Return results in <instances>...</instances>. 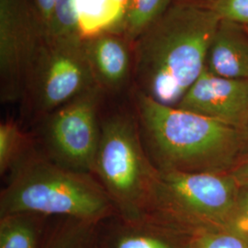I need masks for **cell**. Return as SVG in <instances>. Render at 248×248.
Listing matches in <instances>:
<instances>
[{
	"mask_svg": "<svg viewBox=\"0 0 248 248\" xmlns=\"http://www.w3.org/2000/svg\"><path fill=\"white\" fill-rule=\"evenodd\" d=\"M220 22L208 6L181 3L166 10L138 42L137 91L161 104L177 107L205 69Z\"/></svg>",
	"mask_w": 248,
	"mask_h": 248,
	"instance_id": "obj_1",
	"label": "cell"
},
{
	"mask_svg": "<svg viewBox=\"0 0 248 248\" xmlns=\"http://www.w3.org/2000/svg\"><path fill=\"white\" fill-rule=\"evenodd\" d=\"M135 116L145 151L159 171L227 172L246 148L241 130L161 104L139 91Z\"/></svg>",
	"mask_w": 248,
	"mask_h": 248,
	"instance_id": "obj_2",
	"label": "cell"
},
{
	"mask_svg": "<svg viewBox=\"0 0 248 248\" xmlns=\"http://www.w3.org/2000/svg\"><path fill=\"white\" fill-rule=\"evenodd\" d=\"M8 175L0 194V216L32 213L99 224L116 215L93 174L62 167L36 147Z\"/></svg>",
	"mask_w": 248,
	"mask_h": 248,
	"instance_id": "obj_3",
	"label": "cell"
},
{
	"mask_svg": "<svg viewBox=\"0 0 248 248\" xmlns=\"http://www.w3.org/2000/svg\"><path fill=\"white\" fill-rule=\"evenodd\" d=\"M159 174L145 151L136 116L119 112L101 120L93 175L116 216L127 221L146 218Z\"/></svg>",
	"mask_w": 248,
	"mask_h": 248,
	"instance_id": "obj_4",
	"label": "cell"
},
{
	"mask_svg": "<svg viewBox=\"0 0 248 248\" xmlns=\"http://www.w3.org/2000/svg\"><path fill=\"white\" fill-rule=\"evenodd\" d=\"M159 172L146 218L193 234L223 230L241 186L228 171Z\"/></svg>",
	"mask_w": 248,
	"mask_h": 248,
	"instance_id": "obj_5",
	"label": "cell"
},
{
	"mask_svg": "<svg viewBox=\"0 0 248 248\" xmlns=\"http://www.w3.org/2000/svg\"><path fill=\"white\" fill-rule=\"evenodd\" d=\"M101 91L93 87L45 116L41 150L49 158L67 169L93 174L100 138Z\"/></svg>",
	"mask_w": 248,
	"mask_h": 248,
	"instance_id": "obj_6",
	"label": "cell"
},
{
	"mask_svg": "<svg viewBox=\"0 0 248 248\" xmlns=\"http://www.w3.org/2000/svg\"><path fill=\"white\" fill-rule=\"evenodd\" d=\"M27 86L32 110L41 119L81 93L98 86L79 38L47 40Z\"/></svg>",
	"mask_w": 248,
	"mask_h": 248,
	"instance_id": "obj_7",
	"label": "cell"
},
{
	"mask_svg": "<svg viewBox=\"0 0 248 248\" xmlns=\"http://www.w3.org/2000/svg\"><path fill=\"white\" fill-rule=\"evenodd\" d=\"M41 21L25 0H0V96L3 102L25 97L44 49Z\"/></svg>",
	"mask_w": 248,
	"mask_h": 248,
	"instance_id": "obj_8",
	"label": "cell"
},
{
	"mask_svg": "<svg viewBox=\"0 0 248 248\" xmlns=\"http://www.w3.org/2000/svg\"><path fill=\"white\" fill-rule=\"evenodd\" d=\"M177 108L243 130L248 124V80L232 79L203 72Z\"/></svg>",
	"mask_w": 248,
	"mask_h": 248,
	"instance_id": "obj_9",
	"label": "cell"
},
{
	"mask_svg": "<svg viewBox=\"0 0 248 248\" xmlns=\"http://www.w3.org/2000/svg\"><path fill=\"white\" fill-rule=\"evenodd\" d=\"M95 248H195V234L151 218L114 215L98 224Z\"/></svg>",
	"mask_w": 248,
	"mask_h": 248,
	"instance_id": "obj_10",
	"label": "cell"
},
{
	"mask_svg": "<svg viewBox=\"0 0 248 248\" xmlns=\"http://www.w3.org/2000/svg\"><path fill=\"white\" fill-rule=\"evenodd\" d=\"M243 26L221 20L210 46L206 69L213 75L248 80V36Z\"/></svg>",
	"mask_w": 248,
	"mask_h": 248,
	"instance_id": "obj_11",
	"label": "cell"
},
{
	"mask_svg": "<svg viewBox=\"0 0 248 248\" xmlns=\"http://www.w3.org/2000/svg\"><path fill=\"white\" fill-rule=\"evenodd\" d=\"M85 49L98 87L102 90L122 89L130 76V55L124 43L114 36L86 41Z\"/></svg>",
	"mask_w": 248,
	"mask_h": 248,
	"instance_id": "obj_12",
	"label": "cell"
},
{
	"mask_svg": "<svg viewBox=\"0 0 248 248\" xmlns=\"http://www.w3.org/2000/svg\"><path fill=\"white\" fill-rule=\"evenodd\" d=\"M78 32L84 42L124 25L127 11L120 0H74Z\"/></svg>",
	"mask_w": 248,
	"mask_h": 248,
	"instance_id": "obj_13",
	"label": "cell"
},
{
	"mask_svg": "<svg viewBox=\"0 0 248 248\" xmlns=\"http://www.w3.org/2000/svg\"><path fill=\"white\" fill-rule=\"evenodd\" d=\"M49 219L32 213L0 216V248H42Z\"/></svg>",
	"mask_w": 248,
	"mask_h": 248,
	"instance_id": "obj_14",
	"label": "cell"
},
{
	"mask_svg": "<svg viewBox=\"0 0 248 248\" xmlns=\"http://www.w3.org/2000/svg\"><path fill=\"white\" fill-rule=\"evenodd\" d=\"M98 224L59 218L49 226L42 248H95Z\"/></svg>",
	"mask_w": 248,
	"mask_h": 248,
	"instance_id": "obj_15",
	"label": "cell"
},
{
	"mask_svg": "<svg viewBox=\"0 0 248 248\" xmlns=\"http://www.w3.org/2000/svg\"><path fill=\"white\" fill-rule=\"evenodd\" d=\"M35 148L34 141L14 121L0 124V174L6 176Z\"/></svg>",
	"mask_w": 248,
	"mask_h": 248,
	"instance_id": "obj_16",
	"label": "cell"
},
{
	"mask_svg": "<svg viewBox=\"0 0 248 248\" xmlns=\"http://www.w3.org/2000/svg\"><path fill=\"white\" fill-rule=\"evenodd\" d=\"M169 0H131L124 27L130 35L137 36L166 11Z\"/></svg>",
	"mask_w": 248,
	"mask_h": 248,
	"instance_id": "obj_17",
	"label": "cell"
},
{
	"mask_svg": "<svg viewBox=\"0 0 248 248\" xmlns=\"http://www.w3.org/2000/svg\"><path fill=\"white\" fill-rule=\"evenodd\" d=\"M73 3L74 0H58L52 22L46 31L47 40L79 38Z\"/></svg>",
	"mask_w": 248,
	"mask_h": 248,
	"instance_id": "obj_18",
	"label": "cell"
},
{
	"mask_svg": "<svg viewBox=\"0 0 248 248\" xmlns=\"http://www.w3.org/2000/svg\"><path fill=\"white\" fill-rule=\"evenodd\" d=\"M239 183L237 202L223 231L236 235L248 246V181Z\"/></svg>",
	"mask_w": 248,
	"mask_h": 248,
	"instance_id": "obj_19",
	"label": "cell"
},
{
	"mask_svg": "<svg viewBox=\"0 0 248 248\" xmlns=\"http://www.w3.org/2000/svg\"><path fill=\"white\" fill-rule=\"evenodd\" d=\"M208 7L221 20L248 27V0H213Z\"/></svg>",
	"mask_w": 248,
	"mask_h": 248,
	"instance_id": "obj_20",
	"label": "cell"
},
{
	"mask_svg": "<svg viewBox=\"0 0 248 248\" xmlns=\"http://www.w3.org/2000/svg\"><path fill=\"white\" fill-rule=\"evenodd\" d=\"M195 248H248V246L227 231L216 230L196 233Z\"/></svg>",
	"mask_w": 248,
	"mask_h": 248,
	"instance_id": "obj_21",
	"label": "cell"
},
{
	"mask_svg": "<svg viewBox=\"0 0 248 248\" xmlns=\"http://www.w3.org/2000/svg\"><path fill=\"white\" fill-rule=\"evenodd\" d=\"M57 2L58 0H35L36 9L40 17V21H42L45 28V34L52 22Z\"/></svg>",
	"mask_w": 248,
	"mask_h": 248,
	"instance_id": "obj_22",
	"label": "cell"
},
{
	"mask_svg": "<svg viewBox=\"0 0 248 248\" xmlns=\"http://www.w3.org/2000/svg\"><path fill=\"white\" fill-rule=\"evenodd\" d=\"M228 172L238 182L248 181V158L238 161Z\"/></svg>",
	"mask_w": 248,
	"mask_h": 248,
	"instance_id": "obj_23",
	"label": "cell"
},
{
	"mask_svg": "<svg viewBox=\"0 0 248 248\" xmlns=\"http://www.w3.org/2000/svg\"><path fill=\"white\" fill-rule=\"evenodd\" d=\"M243 134L245 137V142H246V147L248 145V124L245 127V129L243 130Z\"/></svg>",
	"mask_w": 248,
	"mask_h": 248,
	"instance_id": "obj_24",
	"label": "cell"
},
{
	"mask_svg": "<svg viewBox=\"0 0 248 248\" xmlns=\"http://www.w3.org/2000/svg\"><path fill=\"white\" fill-rule=\"evenodd\" d=\"M120 2L123 4L124 9L126 11H128L129 9V6H130V3H131V0H120ZM127 15V14H126Z\"/></svg>",
	"mask_w": 248,
	"mask_h": 248,
	"instance_id": "obj_25",
	"label": "cell"
},
{
	"mask_svg": "<svg viewBox=\"0 0 248 248\" xmlns=\"http://www.w3.org/2000/svg\"><path fill=\"white\" fill-rule=\"evenodd\" d=\"M245 28H247V30H246V31H248V27H245Z\"/></svg>",
	"mask_w": 248,
	"mask_h": 248,
	"instance_id": "obj_26",
	"label": "cell"
}]
</instances>
